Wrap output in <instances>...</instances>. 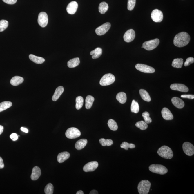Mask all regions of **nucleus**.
Segmentation results:
<instances>
[{
  "label": "nucleus",
  "instance_id": "nucleus-14",
  "mask_svg": "<svg viewBox=\"0 0 194 194\" xmlns=\"http://www.w3.org/2000/svg\"><path fill=\"white\" fill-rule=\"evenodd\" d=\"M99 164L97 162L93 161L88 162L84 166L83 170L85 172L93 171L97 169Z\"/></svg>",
  "mask_w": 194,
  "mask_h": 194
},
{
  "label": "nucleus",
  "instance_id": "nucleus-44",
  "mask_svg": "<svg viewBox=\"0 0 194 194\" xmlns=\"http://www.w3.org/2000/svg\"><path fill=\"white\" fill-rule=\"evenodd\" d=\"M4 3L8 4H15L17 0H2Z\"/></svg>",
  "mask_w": 194,
  "mask_h": 194
},
{
  "label": "nucleus",
  "instance_id": "nucleus-20",
  "mask_svg": "<svg viewBox=\"0 0 194 194\" xmlns=\"http://www.w3.org/2000/svg\"><path fill=\"white\" fill-rule=\"evenodd\" d=\"M70 154L68 152H63L59 153L57 156V160L60 163H62L70 158Z\"/></svg>",
  "mask_w": 194,
  "mask_h": 194
},
{
  "label": "nucleus",
  "instance_id": "nucleus-15",
  "mask_svg": "<svg viewBox=\"0 0 194 194\" xmlns=\"http://www.w3.org/2000/svg\"><path fill=\"white\" fill-rule=\"evenodd\" d=\"M171 90L182 92H187L189 91V88L184 84H171L170 86Z\"/></svg>",
  "mask_w": 194,
  "mask_h": 194
},
{
  "label": "nucleus",
  "instance_id": "nucleus-48",
  "mask_svg": "<svg viewBox=\"0 0 194 194\" xmlns=\"http://www.w3.org/2000/svg\"><path fill=\"white\" fill-rule=\"evenodd\" d=\"M21 130L22 131V132H24L25 133H28V129L22 127L21 128Z\"/></svg>",
  "mask_w": 194,
  "mask_h": 194
},
{
  "label": "nucleus",
  "instance_id": "nucleus-43",
  "mask_svg": "<svg viewBox=\"0 0 194 194\" xmlns=\"http://www.w3.org/2000/svg\"><path fill=\"white\" fill-rule=\"evenodd\" d=\"M194 62V58L193 57H190L186 59V62L184 63V66L185 67H187L189 65L193 64Z\"/></svg>",
  "mask_w": 194,
  "mask_h": 194
},
{
  "label": "nucleus",
  "instance_id": "nucleus-3",
  "mask_svg": "<svg viewBox=\"0 0 194 194\" xmlns=\"http://www.w3.org/2000/svg\"><path fill=\"white\" fill-rule=\"evenodd\" d=\"M151 183L148 180H141L138 186V190L140 194H147L149 192Z\"/></svg>",
  "mask_w": 194,
  "mask_h": 194
},
{
  "label": "nucleus",
  "instance_id": "nucleus-28",
  "mask_svg": "<svg viewBox=\"0 0 194 194\" xmlns=\"http://www.w3.org/2000/svg\"><path fill=\"white\" fill-rule=\"evenodd\" d=\"M116 99L120 103L123 104L127 101V95L125 93L121 92L117 94Z\"/></svg>",
  "mask_w": 194,
  "mask_h": 194
},
{
  "label": "nucleus",
  "instance_id": "nucleus-30",
  "mask_svg": "<svg viewBox=\"0 0 194 194\" xmlns=\"http://www.w3.org/2000/svg\"><path fill=\"white\" fill-rule=\"evenodd\" d=\"M183 60L182 58L175 59L173 61L172 66L177 68H181L182 67Z\"/></svg>",
  "mask_w": 194,
  "mask_h": 194
},
{
  "label": "nucleus",
  "instance_id": "nucleus-40",
  "mask_svg": "<svg viewBox=\"0 0 194 194\" xmlns=\"http://www.w3.org/2000/svg\"><path fill=\"white\" fill-rule=\"evenodd\" d=\"M8 22L6 20H1L0 21V32L5 30L8 27Z\"/></svg>",
  "mask_w": 194,
  "mask_h": 194
},
{
  "label": "nucleus",
  "instance_id": "nucleus-12",
  "mask_svg": "<svg viewBox=\"0 0 194 194\" xmlns=\"http://www.w3.org/2000/svg\"><path fill=\"white\" fill-rule=\"evenodd\" d=\"M183 151L189 156H192L194 154V147L192 144L189 142H184L183 145Z\"/></svg>",
  "mask_w": 194,
  "mask_h": 194
},
{
  "label": "nucleus",
  "instance_id": "nucleus-42",
  "mask_svg": "<svg viewBox=\"0 0 194 194\" xmlns=\"http://www.w3.org/2000/svg\"><path fill=\"white\" fill-rule=\"evenodd\" d=\"M136 0H128L127 6L128 10L130 11L133 10L136 5Z\"/></svg>",
  "mask_w": 194,
  "mask_h": 194
},
{
  "label": "nucleus",
  "instance_id": "nucleus-9",
  "mask_svg": "<svg viewBox=\"0 0 194 194\" xmlns=\"http://www.w3.org/2000/svg\"><path fill=\"white\" fill-rule=\"evenodd\" d=\"M38 23L41 27L44 28L48 25V17L46 13L45 12H41L39 14Z\"/></svg>",
  "mask_w": 194,
  "mask_h": 194
},
{
  "label": "nucleus",
  "instance_id": "nucleus-25",
  "mask_svg": "<svg viewBox=\"0 0 194 194\" xmlns=\"http://www.w3.org/2000/svg\"><path fill=\"white\" fill-rule=\"evenodd\" d=\"M102 49L100 48H97L94 50L90 52V55H92V58L93 59H96L100 57L102 54Z\"/></svg>",
  "mask_w": 194,
  "mask_h": 194
},
{
  "label": "nucleus",
  "instance_id": "nucleus-49",
  "mask_svg": "<svg viewBox=\"0 0 194 194\" xmlns=\"http://www.w3.org/2000/svg\"><path fill=\"white\" fill-rule=\"evenodd\" d=\"M4 130V127L3 126L0 125V135L2 133Z\"/></svg>",
  "mask_w": 194,
  "mask_h": 194
},
{
  "label": "nucleus",
  "instance_id": "nucleus-17",
  "mask_svg": "<svg viewBox=\"0 0 194 194\" xmlns=\"http://www.w3.org/2000/svg\"><path fill=\"white\" fill-rule=\"evenodd\" d=\"M162 117L165 120L169 121L173 119V115L167 108H164L162 109Z\"/></svg>",
  "mask_w": 194,
  "mask_h": 194
},
{
  "label": "nucleus",
  "instance_id": "nucleus-18",
  "mask_svg": "<svg viewBox=\"0 0 194 194\" xmlns=\"http://www.w3.org/2000/svg\"><path fill=\"white\" fill-rule=\"evenodd\" d=\"M171 102L176 107L181 109L184 106V102L182 99L178 97H174L171 99Z\"/></svg>",
  "mask_w": 194,
  "mask_h": 194
},
{
  "label": "nucleus",
  "instance_id": "nucleus-5",
  "mask_svg": "<svg viewBox=\"0 0 194 194\" xmlns=\"http://www.w3.org/2000/svg\"><path fill=\"white\" fill-rule=\"evenodd\" d=\"M115 80V78L114 75L111 73L106 74L101 79L100 84L102 86H106L113 84Z\"/></svg>",
  "mask_w": 194,
  "mask_h": 194
},
{
  "label": "nucleus",
  "instance_id": "nucleus-8",
  "mask_svg": "<svg viewBox=\"0 0 194 194\" xmlns=\"http://www.w3.org/2000/svg\"><path fill=\"white\" fill-rule=\"evenodd\" d=\"M135 67L137 70L144 73H152L155 72V70L153 67L146 64H137Z\"/></svg>",
  "mask_w": 194,
  "mask_h": 194
},
{
  "label": "nucleus",
  "instance_id": "nucleus-33",
  "mask_svg": "<svg viewBox=\"0 0 194 194\" xmlns=\"http://www.w3.org/2000/svg\"><path fill=\"white\" fill-rule=\"evenodd\" d=\"M108 124L111 130L116 131L118 129V126L116 122L112 119H109L108 121Z\"/></svg>",
  "mask_w": 194,
  "mask_h": 194
},
{
  "label": "nucleus",
  "instance_id": "nucleus-23",
  "mask_svg": "<svg viewBox=\"0 0 194 194\" xmlns=\"http://www.w3.org/2000/svg\"><path fill=\"white\" fill-rule=\"evenodd\" d=\"M88 143V140L86 139H82L77 141L75 144V148L77 150H81L84 148Z\"/></svg>",
  "mask_w": 194,
  "mask_h": 194
},
{
  "label": "nucleus",
  "instance_id": "nucleus-6",
  "mask_svg": "<svg viewBox=\"0 0 194 194\" xmlns=\"http://www.w3.org/2000/svg\"><path fill=\"white\" fill-rule=\"evenodd\" d=\"M160 43V40L158 39L146 41L143 43L142 46L144 49L150 51L155 49Z\"/></svg>",
  "mask_w": 194,
  "mask_h": 194
},
{
  "label": "nucleus",
  "instance_id": "nucleus-1",
  "mask_svg": "<svg viewBox=\"0 0 194 194\" xmlns=\"http://www.w3.org/2000/svg\"><path fill=\"white\" fill-rule=\"evenodd\" d=\"M190 41V37L188 33L182 32L178 33L174 39V44L178 47H182L188 44Z\"/></svg>",
  "mask_w": 194,
  "mask_h": 194
},
{
  "label": "nucleus",
  "instance_id": "nucleus-27",
  "mask_svg": "<svg viewBox=\"0 0 194 194\" xmlns=\"http://www.w3.org/2000/svg\"><path fill=\"white\" fill-rule=\"evenodd\" d=\"M80 60L79 58H76L70 60L67 63V65L70 68H73L79 65L80 64Z\"/></svg>",
  "mask_w": 194,
  "mask_h": 194
},
{
  "label": "nucleus",
  "instance_id": "nucleus-2",
  "mask_svg": "<svg viewBox=\"0 0 194 194\" xmlns=\"http://www.w3.org/2000/svg\"><path fill=\"white\" fill-rule=\"evenodd\" d=\"M158 154L161 157L167 159H171L173 156L172 150L166 146H162L158 150Z\"/></svg>",
  "mask_w": 194,
  "mask_h": 194
},
{
  "label": "nucleus",
  "instance_id": "nucleus-51",
  "mask_svg": "<svg viewBox=\"0 0 194 194\" xmlns=\"http://www.w3.org/2000/svg\"><path fill=\"white\" fill-rule=\"evenodd\" d=\"M84 192H83V191L81 190H79L78 191V192H77L76 194H84Z\"/></svg>",
  "mask_w": 194,
  "mask_h": 194
},
{
  "label": "nucleus",
  "instance_id": "nucleus-16",
  "mask_svg": "<svg viewBox=\"0 0 194 194\" xmlns=\"http://www.w3.org/2000/svg\"><path fill=\"white\" fill-rule=\"evenodd\" d=\"M78 4L76 1H73L70 2L67 7V13L69 14H74L76 13L77 10Z\"/></svg>",
  "mask_w": 194,
  "mask_h": 194
},
{
  "label": "nucleus",
  "instance_id": "nucleus-39",
  "mask_svg": "<svg viewBox=\"0 0 194 194\" xmlns=\"http://www.w3.org/2000/svg\"><path fill=\"white\" fill-rule=\"evenodd\" d=\"M136 146L133 144H129L126 142H124L121 144V147L126 150H128L129 148L131 149L135 148Z\"/></svg>",
  "mask_w": 194,
  "mask_h": 194
},
{
  "label": "nucleus",
  "instance_id": "nucleus-37",
  "mask_svg": "<svg viewBox=\"0 0 194 194\" xmlns=\"http://www.w3.org/2000/svg\"><path fill=\"white\" fill-rule=\"evenodd\" d=\"M136 127L142 130H145L148 128V125L145 121H140L138 122L136 124Z\"/></svg>",
  "mask_w": 194,
  "mask_h": 194
},
{
  "label": "nucleus",
  "instance_id": "nucleus-26",
  "mask_svg": "<svg viewBox=\"0 0 194 194\" xmlns=\"http://www.w3.org/2000/svg\"><path fill=\"white\" fill-rule=\"evenodd\" d=\"M139 93L143 100L147 102H150L151 100L149 94L145 90L141 89L139 90Z\"/></svg>",
  "mask_w": 194,
  "mask_h": 194
},
{
  "label": "nucleus",
  "instance_id": "nucleus-41",
  "mask_svg": "<svg viewBox=\"0 0 194 194\" xmlns=\"http://www.w3.org/2000/svg\"><path fill=\"white\" fill-rule=\"evenodd\" d=\"M144 120L147 124H149L152 122V119L150 117V114L148 112H145L142 114Z\"/></svg>",
  "mask_w": 194,
  "mask_h": 194
},
{
  "label": "nucleus",
  "instance_id": "nucleus-22",
  "mask_svg": "<svg viewBox=\"0 0 194 194\" xmlns=\"http://www.w3.org/2000/svg\"><path fill=\"white\" fill-rule=\"evenodd\" d=\"M24 79L23 77L19 76H16L13 77L10 81V83L14 86L20 85L23 83Z\"/></svg>",
  "mask_w": 194,
  "mask_h": 194
},
{
  "label": "nucleus",
  "instance_id": "nucleus-10",
  "mask_svg": "<svg viewBox=\"0 0 194 194\" xmlns=\"http://www.w3.org/2000/svg\"><path fill=\"white\" fill-rule=\"evenodd\" d=\"M151 17L155 22H161L163 19V13L161 10L158 9H155L152 12Z\"/></svg>",
  "mask_w": 194,
  "mask_h": 194
},
{
  "label": "nucleus",
  "instance_id": "nucleus-47",
  "mask_svg": "<svg viewBox=\"0 0 194 194\" xmlns=\"http://www.w3.org/2000/svg\"><path fill=\"white\" fill-rule=\"evenodd\" d=\"M4 165L2 158L0 156V169H3L4 168Z\"/></svg>",
  "mask_w": 194,
  "mask_h": 194
},
{
  "label": "nucleus",
  "instance_id": "nucleus-45",
  "mask_svg": "<svg viewBox=\"0 0 194 194\" xmlns=\"http://www.w3.org/2000/svg\"><path fill=\"white\" fill-rule=\"evenodd\" d=\"M18 135L16 133H12L10 136V137L13 141L17 140L18 139Z\"/></svg>",
  "mask_w": 194,
  "mask_h": 194
},
{
  "label": "nucleus",
  "instance_id": "nucleus-4",
  "mask_svg": "<svg viewBox=\"0 0 194 194\" xmlns=\"http://www.w3.org/2000/svg\"><path fill=\"white\" fill-rule=\"evenodd\" d=\"M149 169L155 173L164 175L168 172V170L165 166L160 164H152L149 167Z\"/></svg>",
  "mask_w": 194,
  "mask_h": 194
},
{
  "label": "nucleus",
  "instance_id": "nucleus-32",
  "mask_svg": "<svg viewBox=\"0 0 194 194\" xmlns=\"http://www.w3.org/2000/svg\"><path fill=\"white\" fill-rule=\"evenodd\" d=\"M12 104L10 101H4L0 103V112L6 110L12 106Z\"/></svg>",
  "mask_w": 194,
  "mask_h": 194
},
{
  "label": "nucleus",
  "instance_id": "nucleus-36",
  "mask_svg": "<svg viewBox=\"0 0 194 194\" xmlns=\"http://www.w3.org/2000/svg\"><path fill=\"white\" fill-rule=\"evenodd\" d=\"M99 142L103 146H112L113 144V141L112 139H106L103 138L99 140Z\"/></svg>",
  "mask_w": 194,
  "mask_h": 194
},
{
  "label": "nucleus",
  "instance_id": "nucleus-46",
  "mask_svg": "<svg viewBox=\"0 0 194 194\" xmlns=\"http://www.w3.org/2000/svg\"><path fill=\"white\" fill-rule=\"evenodd\" d=\"M181 97L182 98H188L189 99H193L194 98V95H182Z\"/></svg>",
  "mask_w": 194,
  "mask_h": 194
},
{
  "label": "nucleus",
  "instance_id": "nucleus-38",
  "mask_svg": "<svg viewBox=\"0 0 194 194\" xmlns=\"http://www.w3.org/2000/svg\"><path fill=\"white\" fill-rule=\"evenodd\" d=\"M54 186L52 184L48 183L44 189L45 194H52L53 193Z\"/></svg>",
  "mask_w": 194,
  "mask_h": 194
},
{
  "label": "nucleus",
  "instance_id": "nucleus-21",
  "mask_svg": "<svg viewBox=\"0 0 194 194\" xmlns=\"http://www.w3.org/2000/svg\"><path fill=\"white\" fill-rule=\"evenodd\" d=\"M64 87L62 86H60L58 87L55 90V93L52 97V100L53 101H55L58 100L60 96L64 93Z\"/></svg>",
  "mask_w": 194,
  "mask_h": 194
},
{
  "label": "nucleus",
  "instance_id": "nucleus-29",
  "mask_svg": "<svg viewBox=\"0 0 194 194\" xmlns=\"http://www.w3.org/2000/svg\"><path fill=\"white\" fill-rule=\"evenodd\" d=\"M95 99L91 95L87 96L85 100V107L87 109H90L91 108L94 102Z\"/></svg>",
  "mask_w": 194,
  "mask_h": 194
},
{
  "label": "nucleus",
  "instance_id": "nucleus-7",
  "mask_svg": "<svg viewBox=\"0 0 194 194\" xmlns=\"http://www.w3.org/2000/svg\"><path fill=\"white\" fill-rule=\"evenodd\" d=\"M66 136L69 139H75L80 137L81 133L79 129L75 127H71L67 129L66 132Z\"/></svg>",
  "mask_w": 194,
  "mask_h": 194
},
{
  "label": "nucleus",
  "instance_id": "nucleus-24",
  "mask_svg": "<svg viewBox=\"0 0 194 194\" xmlns=\"http://www.w3.org/2000/svg\"><path fill=\"white\" fill-rule=\"evenodd\" d=\"M29 57L30 59L35 64H42L45 61L44 59L42 57L35 56L32 54L30 55Z\"/></svg>",
  "mask_w": 194,
  "mask_h": 194
},
{
  "label": "nucleus",
  "instance_id": "nucleus-13",
  "mask_svg": "<svg viewBox=\"0 0 194 194\" xmlns=\"http://www.w3.org/2000/svg\"><path fill=\"white\" fill-rule=\"evenodd\" d=\"M136 36L135 31L133 29H130L126 31L123 36L124 41L127 43H130L134 40Z\"/></svg>",
  "mask_w": 194,
  "mask_h": 194
},
{
  "label": "nucleus",
  "instance_id": "nucleus-11",
  "mask_svg": "<svg viewBox=\"0 0 194 194\" xmlns=\"http://www.w3.org/2000/svg\"><path fill=\"white\" fill-rule=\"evenodd\" d=\"M110 27V23L106 22L97 28L95 30V32L98 35H103L109 31Z\"/></svg>",
  "mask_w": 194,
  "mask_h": 194
},
{
  "label": "nucleus",
  "instance_id": "nucleus-31",
  "mask_svg": "<svg viewBox=\"0 0 194 194\" xmlns=\"http://www.w3.org/2000/svg\"><path fill=\"white\" fill-rule=\"evenodd\" d=\"M108 9H109V6L106 2H101L99 4V10L101 14H105L107 11Z\"/></svg>",
  "mask_w": 194,
  "mask_h": 194
},
{
  "label": "nucleus",
  "instance_id": "nucleus-50",
  "mask_svg": "<svg viewBox=\"0 0 194 194\" xmlns=\"http://www.w3.org/2000/svg\"><path fill=\"white\" fill-rule=\"evenodd\" d=\"M90 194H98V192L97 190H93L92 191H91V192H90Z\"/></svg>",
  "mask_w": 194,
  "mask_h": 194
},
{
  "label": "nucleus",
  "instance_id": "nucleus-19",
  "mask_svg": "<svg viewBox=\"0 0 194 194\" xmlns=\"http://www.w3.org/2000/svg\"><path fill=\"white\" fill-rule=\"evenodd\" d=\"M41 171L39 167L37 166H35L33 168L31 178L33 180H36L38 179L41 175Z\"/></svg>",
  "mask_w": 194,
  "mask_h": 194
},
{
  "label": "nucleus",
  "instance_id": "nucleus-34",
  "mask_svg": "<svg viewBox=\"0 0 194 194\" xmlns=\"http://www.w3.org/2000/svg\"><path fill=\"white\" fill-rule=\"evenodd\" d=\"M139 104L135 100L132 101L131 106V112L135 113H137L139 112Z\"/></svg>",
  "mask_w": 194,
  "mask_h": 194
},
{
  "label": "nucleus",
  "instance_id": "nucleus-35",
  "mask_svg": "<svg viewBox=\"0 0 194 194\" xmlns=\"http://www.w3.org/2000/svg\"><path fill=\"white\" fill-rule=\"evenodd\" d=\"M84 100L83 98L79 96L76 98V108L77 110H79L82 108L83 105Z\"/></svg>",
  "mask_w": 194,
  "mask_h": 194
}]
</instances>
